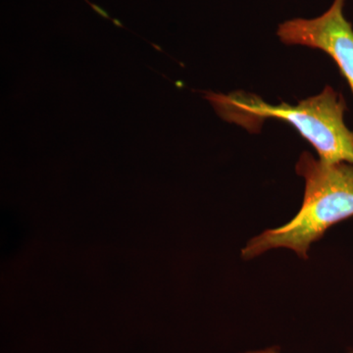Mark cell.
<instances>
[{
	"mask_svg": "<svg viewBox=\"0 0 353 353\" xmlns=\"http://www.w3.org/2000/svg\"><path fill=\"white\" fill-rule=\"evenodd\" d=\"M245 353H279V347H269L266 348V350H256V352H248Z\"/></svg>",
	"mask_w": 353,
	"mask_h": 353,
	"instance_id": "4",
	"label": "cell"
},
{
	"mask_svg": "<svg viewBox=\"0 0 353 353\" xmlns=\"http://www.w3.org/2000/svg\"><path fill=\"white\" fill-rule=\"evenodd\" d=\"M305 183L303 204L284 226L265 230L248 241L241 259L252 260L276 248H288L301 259L334 225L353 216V164L329 162L304 152L296 164Z\"/></svg>",
	"mask_w": 353,
	"mask_h": 353,
	"instance_id": "1",
	"label": "cell"
},
{
	"mask_svg": "<svg viewBox=\"0 0 353 353\" xmlns=\"http://www.w3.org/2000/svg\"><path fill=\"white\" fill-rule=\"evenodd\" d=\"M345 0L333 3L318 17L294 18L281 23L277 36L287 46L324 51L333 58L353 92V27L345 16Z\"/></svg>",
	"mask_w": 353,
	"mask_h": 353,
	"instance_id": "3",
	"label": "cell"
},
{
	"mask_svg": "<svg viewBox=\"0 0 353 353\" xmlns=\"http://www.w3.org/2000/svg\"><path fill=\"white\" fill-rule=\"evenodd\" d=\"M205 99L223 119L248 131L256 132L266 120L284 121L313 146L318 157L353 164V132L345 122L347 103L330 85L296 105L268 103L259 95L243 92H208Z\"/></svg>",
	"mask_w": 353,
	"mask_h": 353,
	"instance_id": "2",
	"label": "cell"
}]
</instances>
